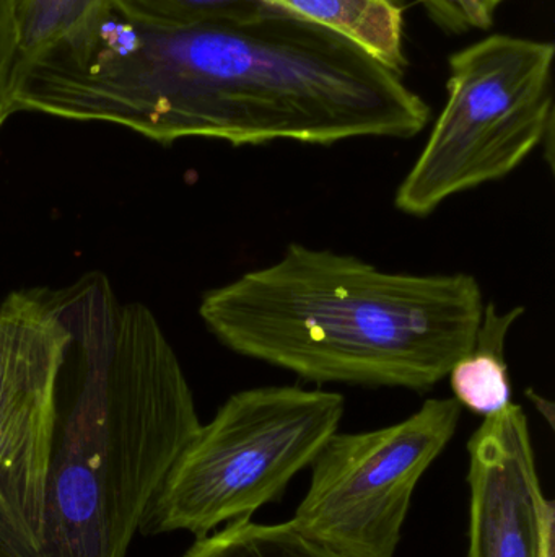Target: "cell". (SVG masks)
I'll return each mask as SVG.
<instances>
[{
  "label": "cell",
  "mask_w": 555,
  "mask_h": 557,
  "mask_svg": "<svg viewBox=\"0 0 555 557\" xmlns=\"http://www.w3.org/2000/svg\"><path fill=\"white\" fill-rule=\"evenodd\" d=\"M341 393L299 385L256 386L231 395L179 455L140 522L143 535L189 532L253 519L276 503L338 432Z\"/></svg>",
  "instance_id": "3957f363"
},
{
  "label": "cell",
  "mask_w": 555,
  "mask_h": 557,
  "mask_svg": "<svg viewBox=\"0 0 555 557\" xmlns=\"http://www.w3.org/2000/svg\"><path fill=\"white\" fill-rule=\"evenodd\" d=\"M68 337L59 290L26 288L0 301V536L35 507Z\"/></svg>",
  "instance_id": "8992f818"
},
{
  "label": "cell",
  "mask_w": 555,
  "mask_h": 557,
  "mask_svg": "<svg viewBox=\"0 0 555 557\" xmlns=\"http://www.w3.org/2000/svg\"><path fill=\"white\" fill-rule=\"evenodd\" d=\"M553 42L491 35L449 59L446 101L394 196L427 218L446 199L497 182L553 136Z\"/></svg>",
  "instance_id": "277c9868"
},
{
  "label": "cell",
  "mask_w": 555,
  "mask_h": 557,
  "mask_svg": "<svg viewBox=\"0 0 555 557\" xmlns=\"http://www.w3.org/2000/svg\"><path fill=\"white\" fill-rule=\"evenodd\" d=\"M455 398L427 399L404 421L336 432L316 455L290 525L342 557H394L417 484L455 437Z\"/></svg>",
  "instance_id": "5b68a950"
},
{
  "label": "cell",
  "mask_w": 555,
  "mask_h": 557,
  "mask_svg": "<svg viewBox=\"0 0 555 557\" xmlns=\"http://www.w3.org/2000/svg\"><path fill=\"white\" fill-rule=\"evenodd\" d=\"M20 0H0V129L16 113L15 95L18 85Z\"/></svg>",
  "instance_id": "7c38bea8"
},
{
  "label": "cell",
  "mask_w": 555,
  "mask_h": 557,
  "mask_svg": "<svg viewBox=\"0 0 555 557\" xmlns=\"http://www.w3.org/2000/svg\"><path fill=\"white\" fill-rule=\"evenodd\" d=\"M101 0H20V61L35 58L39 52L61 41L77 28Z\"/></svg>",
  "instance_id": "8fae6325"
},
{
  "label": "cell",
  "mask_w": 555,
  "mask_h": 557,
  "mask_svg": "<svg viewBox=\"0 0 555 557\" xmlns=\"http://www.w3.org/2000/svg\"><path fill=\"white\" fill-rule=\"evenodd\" d=\"M524 311V307H517L504 314L499 313L494 304L484 307L475 347L449 373L453 398L462 408L488 418L512 405L505 337Z\"/></svg>",
  "instance_id": "9c48e42d"
},
{
  "label": "cell",
  "mask_w": 555,
  "mask_h": 557,
  "mask_svg": "<svg viewBox=\"0 0 555 557\" xmlns=\"http://www.w3.org/2000/svg\"><path fill=\"white\" fill-rule=\"evenodd\" d=\"M546 557H555V549H553V552H551Z\"/></svg>",
  "instance_id": "2e32d148"
},
{
  "label": "cell",
  "mask_w": 555,
  "mask_h": 557,
  "mask_svg": "<svg viewBox=\"0 0 555 557\" xmlns=\"http://www.w3.org/2000/svg\"><path fill=\"white\" fill-rule=\"evenodd\" d=\"M504 2H507V0H476L479 10L482 12V15H484L485 18L492 23H494L495 12H497L499 7H501Z\"/></svg>",
  "instance_id": "5bb4252c"
},
{
  "label": "cell",
  "mask_w": 555,
  "mask_h": 557,
  "mask_svg": "<svg viewBox=\"0 0 555 557\" xmlns=\"http://www.w3.org/2000/svg\"><path fill=\"white\" fill-rule=\"evenodd\" d=\"M442 28L453 33L491 28L492 22H489V20L482 15L476 0H442Z\"/></svg>",
  "instance_id": "4fadbf2b"
},
{
  "label": "cell",
  "mask_w": 555,
  "mask_h": 557,
  "mask_svg": "<svg viewBox=\"0 0 555 557\" xmlns=\"http://www.w3.org/2000/svg\"><path fill=\"white\" fill-rule=\"evenodd\" d=\"M199 317L238 356L318 385L430 392L475 347L484 297L471 274L388 273L292 244L205 292Z\"/></svg>",
  "instance_id": "7a4b0ae2"
},
{
  "label": "cell",
  "mask_w": 555,
  "mask_h": 557,
  "mask_svg": "<svg viewBox=\"0 0 555 557\" xmlns=\"http://www.w3.org/2000/svg\"><path fill=\"white\" fill-rule=\"evenodd\" d=\"M426 7L429 15L436 20L437 25H442L443 22V2L442 0H419Z\"/></svg>",
  "instance_id": "9a60e30c"
},
{
  "label": "cell",
  "mask_w": 555,
  "mask_h": 557,
  "mask_svg": "<svg viewBox=\"0 0 555 557\" xmlns=\"http://www.w3.org/2000/svg\"><path fill=\"white\" fill-rule=\"evenodd\" d=\"M68 337L48 467L0 557H126L202 422L178 354L146 305L101 274L59 290Z\"/></svg>",
  "instance_id": "6da1fadb"
},
{
  "label": "cell",
  "mask_w": 555,
  "mask_h": 557,
  "mask_svg": "<svg viewBox=\"0 0 555 557\" xmlns=\"http://www.w3.org/2000/svg\"><path fill=\"white\" fill-rule=\"evenodd\" d=\"M182 557H342L300 535L289 522L263 525L251 519L227 523L198 539Z\"/></svg>",
  "instance_id": "30bf717a"
},
{
  "label": "cell",
  "mask_w": 555,
  "mask_h": 557,
  "mask_svg": "<svg viewBox=\"0 0 555 557\" xmlns=\"http://www.w3.org/2000/svg\"><path fill=\"white\" fill-rule=\"evenodd\" d=\"M127 18L198 23L261 10L292 13L331 26L398 71H406L404 0H106Z\"/></svg>",
  "instance_id": "ba28073f"
},
{
  "label": "cell",
  "mask_w": 555,
  "mask_h": 557,
  "mask_svg": "<svg viewBox=\"0 0 555 557\" xmlns=\"http://www.w3.org/2000/svg\"><path fill=\"white\" fill-rule=\"evenodd\" d=\"M468 557H546L555 549V507L538 473L520 405L488 416L468 442Z\"/></svg>",
  "instance_id": "52a82bcc"
}]
</instances>
